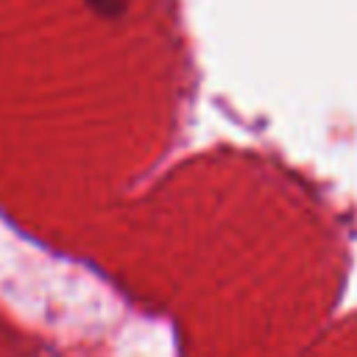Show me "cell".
I'll return each instance as SVG.
<instances>
[{
  "label": "cell",
  "mask_w": 357,
  "mask_h": 357,
  "mask_svg": "<svg viewBox=\"0 0 357 357\" xmlns=\"http://www.w3.org/2000/svg\"><path fill=\"white\" fill-rule=\"evenodd\" d=\"M89 3H95V6H100L103 11H112V6H120V0H89Z\"/></svg>",
  "instance_id": "obj_1"
}]
</instances>
